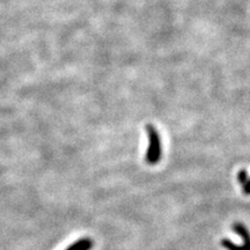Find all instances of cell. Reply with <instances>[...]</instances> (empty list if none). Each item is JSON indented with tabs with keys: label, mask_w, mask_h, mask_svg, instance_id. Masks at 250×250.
I'll return each mask as SVG.
<instances>
[{
	"label": "cell",
	"mask_w": 250,
	"mask_h": 250,
	"mask_svg": "<svg viewBox=\"0 0 250 250\" xmlns=\"http://www.w3.org/2000/svg\"><path fill=\"white\" fill-rule=\"evenodd\" d=\"M248 179H249V176H248V173H247V170L243 169V170L239 171V174H237V181H239L242 186L247 182V180Z\"/></svg>",
	"instance_id": "4"
},
{
	"label": "cell",
	"mask_w": 250,
	"mask_h": 250,
	"mask_svg": "<svg viewBox=\"0 0 250 250\" xmlns=\"http://www.w3.org/2000/svg\"><path fill=\"white\" fill-rule=\"evenodd\" d=\"M221 246L225 247L227 250H250V245H243V246H237L235 243H233L230 240L224 239L221 240Z\"/></svg>",
	"instance_id": "3"
},
{
	"label": "cell",
	"mask_w": 250,
	"mask_h": 250,
	"mask_svg": "<svg viewBox=\"0 0 250 250\" xmlns=\"http://www.w3.org/2000/svg\"><path fill=\"white\" fill-rule=\"evenodd\" d=\"M146 131H147L149 140L147 152H146V162L149 165H156L160 161L162 153L160 134L153 125H147Z\"/></svg>",
	"instance_id": "1"
},
{
	"label": "cell",
	"mask_w": 250,
	"mask_h": 250,
	"mask_svg": "<svg viewBox=\"0 0 250 250\" xmlns=\"http://www.w3.org/2000/svg\"><path fill=\"white\" fill-rule=\"evenodd\" d=\"M93 247V241L88 237L78 240L76 243L71 245L66 250H90Z\"/></svg>",
	"instance_id": "2"
},
{
	"label": "cell",
	"mask_w": 250,
	"mask_h": 250,
	"mask_svg": "<svg viewBox=\"0 0 250 250\" xmlns=\"http://www.w3.org/2000/svg\"><path fill=\"white\" fill-rule=\"evenodd\" d=\"M243 192H245L246 195H250V177L247 180V182L243 184Z\"/></svg>",
	"instance_id": "5"
}]
</instances>
